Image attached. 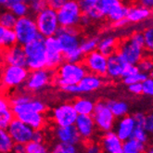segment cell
I'll return each instance as SVG.
<instances>
[{
    "mask_svg": "<svg viewBox=\"0 0 153 153\" xmlns=\"http://www.w3.org/2000/svg\"><path fill=\"white\" fill-rule=\"evenodd\" d=\"M87 69L83 63L63 62L58 69L56 74V84L61 88L63 86L77 85L88 74Z\"/></svg>",
    "mask_w": 153,
    "mask_h": 153,
    "instance_id": "obj_1",
    "label": "cell"
},
{
    "mask_svg": "<svg viewBox=\"0 0 153 153\" xmlns=\"http://www.w3.org/2000/svg\"><path fill=\"white\" fill-rule=\"evenodd\" d=\"M27 56V67L32 71L47 68L46 46L45 38L41 35L23 47Z\"/></svg>",
    "mask_w": 153,
    "mask_h": 153,
    "instance_id": "obj_2",
    "label": "cell"
},
{
    "mask_svg": "<svg viewBox=\"0 0 153 153\" xmlns=\"http://www.w3.org/2000/svg\"><path fill=\"white\" fill-rule=\"evenodd\" d=\"M34 19L37 25L39 35L44 38L56 36L60 28L57 10L48 7L40 13L35 15Z\"/></svg>",
    "mask_w": 153,
    "mask_h": 153,
    "instance_id": "obj_3",
    "label": "cell"
},
{
    "mask_svg": "<svg viewBox=\"0 0 153 153\" xmlns=\"http://www.w3.org/2000/svg\"><path fill=\"white\" fill-rule=\"evenodd\" d=\"M14 32L17 35L18 44L24 47L39 36V32L35 19L31 16L19 18L14 27Z\"/></svg>",
    "mask_w": 153,
    "mask_h": 153,
    "instance_id": "obj_4",
    "label": "cell"
},
{
    "mask_svg": "<svg viewBox=\"0 0 153 153\" xmlns=\"http://www.w3.org/2000/svg\"><path fill=\"white\" fill-rule=\"evenodd\" d=\"M57 13L59 25L63 28H75L76 25L80 24L81 18L83 16L79 2L74 0L64 1Z\"/></svg>",
    "mask_w": 153,
    "mask_h": 153,
    "instance_id": "obj_5",
    "label": "cell"
},
{
    "mask_svg": "<svg viewBox=\"0 0 153 153\" xmlns=\"http://www.w3.org/2000/svg\"><path fill=\"white\" fill-rule=\"evenodd\" d=\"M29 76L26 67L5 65L2 69L1 84L5 89H12L25 84Z\"/></svg>",
    "mask_w": 153,
    "mask_h": 153,
    "instance_id": "obj_6",
    "label": "cell"
},
{
    "mask_svg": "<svg viewBox=\"0 0 153 153\" xmlns=\"http://www.w3.org/2000/svg\"><path fill=\"white\" fill-rule=\"evenodd\" d=\"M118 52L121 57L129 65H137L140 60L145 57V46L141 45L132 38H128L119 44Z\"/></svg>",
    "mask_w": 153,
    "mask_h": 153,
    "instance_id": "obj_7",
    "label": "cell"
},
{
    "mask_svg": "<svg viewBox=\"0 0 153 153\" xmlns=\"http://www.w3.org/2000/svg\"><path fill=\"white\" fill-rule=\"evenodd\" d=\"M92 117L97 128H98L101 132L106 134L112 131L115 123V117L110 109L108 102H97Z\"/></svg>",
    "mask_w": 153,
    "mask_h": 153,
    "instance_id": "obj_8",
    "label": "cell"
},
{
    "mask_svg": "<svg viewBox=\"0 0 153 153\" xmlns=\"http://www.w3.org/2000/svg\"><path fill=\"white\" fill-rule=\"evenodd\" d=\"M73 103H63L54 108L51 111V119L57 127H65L75 125L78 118Z\"/></svg>",
    "mask_w": 153,
    "mask_h": 153,
    "instance_id": "obj_9",
    "label": "cell"
},
{
    "mask_svg": "<svg viewBox=\"0 0 153 153\" xmlns=\"http://www.w3.org/2000/svg\"><path fill=\"white\" fill-rule=\"evenodd\" d=\"M56 37L59 40L63 55L80 48V45L82 40L80 39L79 32L76 28H63V27H60L56 34Z\"/></svg>",
    "mask_w": 153,
    "mask_h": 153,
    "instance_id": "obj_10",
    "label": "cell"
},
{
    "mask_svg": "<svg viewBox=\"0 0 153 153\" xmlns=\"http://www.w3.org/2000/svg\"><path fill=\"white\" fill-rule=\"evenodd\" d=\"M47 57V69L51 70L59 67L63 63V53L61 51L60 45L56 36L45 38Z\"/></svg>",
    "mask_w": 153,
    "mask_h": 153,
    "instance_id": "obj_11",
    "label": "cell"
},
{
    "mask_svg": "<svg viewBox=\"0 0 153 153\" xmlns=\"http://www.w3.org/2000/svg\"><path fill=\"white\" fill-rule=\"evenodd\" d=\"M7 131L15 144H22V145H26L32 141L34 132V130L17 118L12 121Z\"/></svg>",
    "mask_w": 153,
    "mask_h": 153,
    "instance_id": "obj_12",
    "label": "cell"
},
{
    "mask_svg": "<svg viewBox=\"0 0 153 153\" xmlns=\"http://www.w3.org/2000/svg\"><path fill=\"white\" fill-rule=\"evenodd\" d=\"M84 65L89 71L97 76H102L107 74L108 70V57L98 50L85 55L84 59Z\"/></svg>",
    "mask_w": 153,
    "mask_h": 153,
    "instance_id": "obj_13",
    "label": "cell"
},
{
    "mask_svg": "<svg viewBox=\"0 0 153 153\" xmlns=\"http://www.w3.org/2000/svg\"><path fill=\"white\" fill-rule=\"evenodd\" d=\"M52 77V73L48 69L32 71L25 82V87L32 92L39 91L49 85Z\"/></svg>",
    "mask_w": 153,
    "mask_h": 153,
    "instance_id": "obj_14",
    "label": "cell"
},
{
    "mask_svg": "<svg viewBox=\"0 0 153 153\" xmlns=\"http://www.w3.org/2000/svg\"><path fill=\"white\" fill-rule=\"evenodd\" d=\"M2 59L6 65L27 67V56L24 48L19 44L10 48L5 49Z\"/></svg>",
    "mask_w": 153,
    "mask_h": 153,
    "instance_id": "obj_15",
    "label": "cell"
},
{
    "mask_svg": "<svg viewBox=\"0 0 153 153\" xmlns=\"http://www.w3.org/2000/svg\"><path fill=\"white\" fill-rule=\"evenodd\" d=\"M75 127L84 140L91 139L96 132V123L91 115H79L75 123Z\"/></svg>",
    "mask_w": 153,
    "mask_h": 153,
    "instance_id": "obj_16",
    "label": "cell"
},
{
    "mask_svg": "<svg viewBox=\"0 0 153 153\" xmlns=\"http://www.w3.org/2000/svg\"><path fill=\"white\" fill-rule=\"evenodd\" d=\"M54 134H55V137L58 142L70 144V145L74 146H77L82 140L75 125L65 127H56L54 130Z\"/></svg>",
    "mask_w": 153,
    "mask_h": 153,
    "instance_id": "obj_17",
    "label": "cell"
},
{
    "mask_svg": "<svg viewBox=\"0 0 153 153\" xmlns=\"http://www.w3.org/2000/svg\"><path fill=\"white\" fill-rule=\"evenodd\" d=\"M137 125L134 121L133 116H125L123 118H121L116 124L114 133L117 134L123 142L127 141L133 138V134L136 129Z\"/></svg>",
    "mask_w": 153,
    "mask_h": 153,
    "instance_id": "obj_18",
    "label": "cell"
},
{
    "mask_svg": "<svg viewBox=\"0 0 153 153\" xmlns=\"http://www.w3.org/2000/svg\"><path fill=\"white\" fill-rule=\"evenodd\" d=\"M127 66V63L121 57V55L116 52L113 55L108 58V70L107 75L111 78L123 77L124 70Z\"/></svg>",
    "mask_w": 153,
    "mask_h": 153,
    "instance_id": "obj_19",
    "label": "cell"
},
{
    "mask_svg": "<svg viewBox=\"0 0 153 153\" xmlns=\"http://www.w3.org/2000/svg\"><path fill=\"white\" fill-rule=\"evenodd\" d=\"M100 145L104 153H123V142L112 131L104 134Z\"/></svg>",
    "mask_w": 153,
    "mask_h": 153,
    "instance_id": "obj_20",
    "label": "cell"
},
{
    "mask_svg": "<svg viewBox=\"0 0 153 153\" xmlns=\"http://www.w3.org/2000/svg\"><path fill=\"white\" fill-rule=\"evenodd\" d=\"M103 85V79L93 74H87L77 85V93H90L100 89Z\"/></svg>",
    "mask_w": 153,
    "mask_h": 153,
    "instance_id": "obj_21",
    "label": "cell"
},
{
    "mask_svg": "<svg viewBox=\"0 0 153 153\" xmlns=\"http://www.w3.org/2000/svg\"><path fill=\"white\" fill-rule=\"evenodd\" d=\"M17 119L21 120L25 124L28 125L33 130H42L45 123H46V118L44 113L39 112H24L17 116Z\"/></svg>",
    "mask_w": 153,
    "mask_h": 153,
    "instance_id": "obj_22",
    "label": "cell"
},
{
    "mask_svg": "<svg viewBox=\"0 0 153 153\" xmlns=\"http://www.w3.org/2000/svg\"><path fill=\"white\" fill-rule=\"evenodd\" d=\"M0 3L7 10L11 11L18 19L28 16V13L30 12L29 3L22 0H1Z\"/></svg>",
    "mask_w": 153,
    "mask_h": 153,
    "instance_id": "obj_23",
    "label": "cell"
},
{
    "mask_svg": "<svg viewBox=\"0 0 153 153\" xmlns=\"http://www.w3.org/2000/svg\"><path fill=\"white\" fill-rule=\"evenodd\" d=\"M12 111L14 115L17 117L18 115H20L24 112H39V113H44L47 111V107L42 100H36V98H33L32 100L29 102H27L23 105L20 106H14L12 107Z\"/></svg>",
    "mask_w": 153,
    "mask_h": 153,
    "instance_id": "obj_24",
    "label": "cell"
},
{
    "mask_svg": "<svg viewBox=\"0 0 153 153\" xmlns=\"http://www.w3.org/2000/svg\"><path fill=\"white\" fill-rule=\"evenodd\" d=\"M13 120L14 113L10 101L6 97H1L0 100V127L3 130H7Z\"/></svg>",
    "mask_w": 153,
    "mask_h": 153,
    "instance_id": "obj_25",
    "label": "cell"
},
{
    "mask_svg": "<svg viewBox=\"0 0 153 153\" xmlns=\"http://www.w3.org/2000/svg\"><path fill=\"white\" fill-rule=\"evenodd\" d=\"M79 5L83 14L93 21H100L105 17L97 6V0H82L79 1Z\"/></svg>",
    "mask_w": 153,
    "mask_h": 153,
    "instance_id": "obj_26",
    "label": "cell"
},
{
    "mask_svg": "<svg viewBox=\"0 0 153 153\" xmlns=\"http://www.w3.org/2000/svg\"><path fill=\"white\" fill-rule=\"evenodd\" d=\"M151 10L148 7L140 5H134L128 7V12H127V21L129 22H143L150 17Z\"/></svg>",
    "mask_w": 153,
    "mask_h": 153,
    "instance_id": "obj_27",
    "label": "cell"
},
{
    "mask_svg": "<svg viewBox=\"0 0 153 153\" xmlns=\"http://www.w3.org/2000/svg\"><path fill=\"white\" fill-rule=\"evenodd\" d=\"M119 45L117 44L116 39L113 36H104L101 39H100V43H98V48L97 50L101 52L103 55L106 57H111L113 54H115L118 49Z\"/></svg>",
    "mask_w": 153,
    "mask_h": 153,
    "instance_id": "obj_28",
    "label": "cell"
},
{
    "mask_svg": "<svg viewBox=\"0 0 153 153\" xmlns=\"http://www.w3.org/2000/svg\"><path fill=\"white\" fill-rule=\"evenodd\" d=\"M78 115H93L96 103L86 97H78L73 102Z\"/></svg>",
    "mask_w": 153,
    "mask_h": 153,
    "instance_id": "obj_29",
    "label": "cell"
},
{
    "mask_svg": "<svg viewBox=\"0 0 153 153\" xmlns=\"http://www.w3.org/2000/svg\"><path fill=\"white\" fill-rule=\"evenodd\" d=\"M0 45L5 49L10 48L18 45L17 35L13 29L0 26Z\"/></svg>",
    "mask_w": 153,
    "mask_h": 153,
    "instance_id": "obj_30",
    "label": "cell"
},
{
    "mask_svg": "<svg viewBox=\"0 0 153 153\" xmlns=\"http://www.w3.org/2000/svg\"><path fill=\"white\" fill-rule=\"evenodd\" d=\"M127 12H128V7L124 6V4L117 0L116 3L111 7V10H110L109 14L107 15V17L109 18L110 21L116 23L120 21L126 19Z\"/></svg>",
    "mask_w": 153,
    "mask_h": 153,
    "instance_id": "obj_31",
    "label": "cell"
},
{
    "mask_svg": "<svg viewBox=\"0 0 153 153\" xmlns=\"http://www.w3.org/2000/svg\"><path fill=\"white\" fill-rule=\"evenodd\" d=\"M110 109L111 110L115 118H123L127 116L129 107L128 104L123 100H110L108 101Z\"/></svg>",
    "mask_w": 153,
    "mask_h": 153,
    "instance_id": "obj_32",
    "label": "cell"
},
{
    "mask_svg": "<svg viewBox=\"0 0 153 153\" xmlns=\"http://www.w3.org/2000/svg\"><path fill=\"white\" fill-rule=\"evenodd\" d=\"M15 146V142L7 130H0V152L11 153Z\"/></svg>",
    "mask_w": 153,
    "mask_h": 153,
    "instance_id": "obj_33",
    "label": "cell"
},
{
    "mask_svg": "<svg viewBox=\"0 0 153 153\" xmlns=\"http://www.w3.org/2000/svg\"><path fill=\"white\" fill-rule=\"evenodd\" d=\"M146 150L145 144H142L137 140L131 138L123 142V153H144Z\"/></svg>",
    "mask_w": 153,
    "mask_h": 153,
    "instance_id": "obj_34",
    "label": "cell"
},
{
    "mask_svg": "<svg viewBox=\"0 0 153 153\" xmlns=\"http://www.w3.org/2000/svg\"><path fill=\"white\" fill-rule=\"evenodd\" d=\"M98 43H100V39L96 36L84 38L82 41H81L80 48L84 54L88 55V54L97 50Z\"/></svg>",
    "mask_w": 153,
    "mask_h": 153,
    "instance_id": "obj_35",
    "label": "cell"
},
{
    "mask_svg": "<svg viewBox=\"0 0 153 153\" xmlns=\"http://www.w3.org/2000/svg\"><path fill=\"white\" fill-rule=\"evenodd\" d=\"M18 18L10 10H4L0 15V26L8 29H14Z\"/></svg>",
    "mask_w": 153,
    "mask_h": 153,
    "instance_id": "obj_36",
    "label": "cell"
},
{
    "mask_svg": "<svg viewBox=\"0 0 153 153\" xmlns=\"http://www.w3.org/2000/svg\"><path fill=\"white\" fill-rule=\"evenodd\" d=\"M51 153H78L76 146L58 142L53 146Z\"/></svg>",
    "mask_w": 153,
    "mask_h": 153,
    "instance_id": "obj_37",
    "label": "cell"
},
{
    "mask_svg": "<svg viewBox=\"0 0 153 153\" xmlns=\"http://www.w3.org/2000/svg\"><path fill=\"white\" fill-rule=\"evenodd\" d=\"M137 67L141 73L149 74L153 71V57L145 56L137 64Z\"/></svg>",
    "mask_w": 153,
    "mask_h": 153,
    "instance_id": "obj_38",
    "label": "cell"
},
{
    "mask_svg": "<svg viewBox=\"0 0 153 153\" xmlns=\"http://www.w3.org/2000/svg\"><path fill=\"white\" fill-rule=\"evenodd\" d=\"M26 153H47V147L44 143L31 141L26 144Z\"/></svg>",
    "mask_w": 153,
    "mask_h": 153,
    "instance_id": "obj_39",
    "label": "cell"
},
{
    "mask_svg": "<svg viewBox=\"0 0 153 153\" xmlns=\"http://www.w3.org/2000/svg\"><path fill=\"white\" fill-rule=\"evenodd\" d=\"M147 79H148V75L140 71V73H138L137 74L123 78V83L128 86L133 84H138V83L142 84L143 82H145Z\"/></svg>",
    "mask_w": 153,
    "mask_h": 153,
    "instance_id": "obj_40",
    "label": "cell"
},
{
    "mask_svg": "<svg viewBox=\"0 0 153 153\" xmlns=\"http://www.w3.org/2000/svg\"><path fill=\"white\" fill-rule=\"evenodd\" d=\"M33 100V97L31 96H28L27 94H15L13 97H10V104L11 107L14 106H20V105H23L27 102H29L30 100Z\"/></svg>",
    "mask_w": 153,
    "mask_h": 153,
    "instance_id": "obj_41",
    "label": "cell"
},
{
    "mask_svg": "<svg viewBox=\"0 0 153 153\" xmlns=\"http://www.w3.org/2000/svg\"><path fill=\"white\" fill-rule=\"evenodd\" d=\"M28 3H29L30 11L35 13L36 15L48 7V2L44 1V0H33V1H30Z\"/></svg>",
    "mask_w": 153,
    "mask_h": 153,
    "instance_id": "obj_42",
    "label": "cell"
},
{
    "mask_svg": "<svg viewBox=\"0 0 153 153\" xmlns=\"http://www.w3.org/2000/svg\"><path fill=\"white\" fill-rule=\"evenodd\" d=\"M64 59L67 62H73V63H80V61L83 59L84 53L81 50V48L75 49L68 54L63 55Z\"/></svg>",
    "mask_w": 153,
    "mask_h": 153,
    "instance_id": "obj_43",
    "label": "cell"
},
{
    "mask_svg": "<svg viewBox=\"0 0 153 153\" xmlns=\"http://www.w3.org/2000/svg\"><path fill=\"white\" fill-rule=\"evenodd\" d=\"M133 138L142 144H146L149 141V134L144 127H136L133 134Z\"/></svg>",
    "mask_w": 153,
    "mask_h": 153,
    "instance_id": "obj_44",
    "label": "cell"
},
{
    "mask_svg": "<svg viewBox=\"0 0 153 153\" xmlns=\"http://www.w3.org/2000/svg\"><path fill=\"white\" fill-rule=\"evenodd\" d=\"M145 38V48L149 51L153 49V26L149 27L143 32Z\"/></svg>",
    "mask_w": 153,
    "mask_h": 153,
    "instance_id": "obj_45",
    "label": "cell"
},
{
    "mask_svg": "<svg viewBox=\"0 0 153 153\" xmlns=\"http://www.w3.org/2000/svg\"><path fill=\"white\" fill-rule=\"evenodd\" d=\"M116 1L117 0H97V6L104 16H107Z\"/></svg>",
    "mask_w": 153,
    "mask_h": 153,
    "instance_id": "obj_46",
    "label": "cell"
},
{
    "mask_svg": "<svg viewBox=\"0 0 153 153\" xmlns=\"http://www.w3.org/2000/svg\"><path fill=\"white\" fill-rule=\"evenodd\" d=\"M132 116L134 118V123H136L137 127H145L146 120H147V115L145 113L141 111H137L136 113H134Z\"/></svg>",
    "mask_w": 153,
    "mask_h": 153,
    "instance_id": "obj_47",
    "label": "cell"
},
{
    "mask_svg": "<svg viewBox=\"0 0 153 153\" xmlns=\"http://www.w3.org/2000/svg\"><path fill=\"white\" fill-rule=\"evenodd\" d=\"M103 149L101 145L96 142H91L88 143L87 145L85 147L83 153H102Z\"/></svg>",
    "mask_w": 153,
    "mask_h": 153,
    "instance_id": "obj_48",
    "label": "cell"
},
{
    "mask_svg": "<svg viewBox=\"0 0 153 153\" xmlns=\"http://www.w3.org/2000/svg\"><path fill=\"white\" fill-rule=\"evenodd\" d=\"M143 85V94L148 97H153V78L148 77L145 82L142 83Z\"/></svg>",
    "mask_w": 153,
    "mask_h": 153,
    "instance_id": "obj_49",
    "label": "cell"
},
{
    "mask_svg": "<svg viewBox=\"0 0 153 153\" xmlns=\"http://www.w3.org/2000/svg\"><path fill=\"white\" fill-rule=\"evenodd\" d=\"M138 73H140V71H139L137 65H129V64H127L126 68H125V70H124L123 78L128 77V76L134 75V74H137Z\"/></svg>",
    "mask_w": 153,
    "mask_h": 153,
    "instance_id": "obj_50",
    "label": "cell"
},
{
    "mask_svg": "<svg viewBox=\"0 0 153 153\" xmlns=\"http://www.w3.org/2000/svg\"><path fill=\"white\" fill-rule=\"evenodd\" d=\"M145 130L148 132L149 134H152L153 136V111L147 114V120L145 124Z\"/></svg>",
    "mask_w": 153,
    "mask_h": 153,
    "instance_id": "obj_51",
    "label": "cell"
},
{
    "mask_svg": "<svg viewBox=\"0 0 153 153\" xmlns=\"http://www.w3.org/2000/svg\"><path fill=\"white\" fill-rule=\"evenodd\" d=\"M129 92L134 95H141L143 94V85L141 83L138 84H133L127 86Z\"/></svg>",
    "mask_w": 153,
    "mask_h": 153,
    "instance_id": "obj_52",
    "label": "cell"
},
{
    "mask_svg": "<svg viewBox=\"0 0 153 153\" xmlns=\"http://www.w3.org/2000/svg\"><path fill=\"white\" fill-rule=\"evenodd\" d=\"M45 138H46V137H45V133L42 130H35L33 134L32 141L37 142V143H44Z\"/></svg>",
    "mask_w": 153,
    "mask_h": 153,
    "instance_id": "obj_53",
    "label": "cell"
},
{
    "mask_svg": "<svg viewBox=\"0 0 153 153\" xmlns=\"http://www.w3.org/2000/svg\"><path fill=\"white\" fill-rule=\"evenodd\" d=\"M63 3H64L63 0H51V1L48 2V7H52L53 10H55L58 11L59 8L62 7Z\"/></svg>",
    "mask_w": 153,
    "mask_h": 153,
    "instance_id": "obj_54",
    "label": "cell"
},
{
    "mask_svg": "<svg viewBox=\"0 0 153 153\" xmlns=\"http://www.w3.org/2000/svg\"><path fill=\"white\" fill-rule=\"evenodd\" d=\"M11 153H26V146L22 144H15Z\"/></svg>",
    "mask_w": 153,
    "mask_h": 153,
    "instance_id": "obj_55",
    "label": "cell"
},
{
    "mask_svg": "<svg viewBox=\"0 0 153 153\" xmlns=\"http://www.w3.org/2000/svg\"><path fill=\"white\" fill-rule=\"evenodd\" d=\"M92 20L90 19V18L86 15H84L82 16V18H81V21H80V24L83 25V26H86L90 23V22H91Z\"/></svg>",
    "mask_w": 153,
    "mask_h": 153,
    "instance_id": "obj_56",
    "label": "cell"
},
{
    "mask_svg": "<svg viewBox=\"0 0 153 153\" xmlns=\"http://www.w3.org/2000/svg\"><path fill=\"white\" fill-rule=\"evenodd\" d=\"M141 5L151 10L153 8V0H143V1H141Z\"/></svg>",
    "mask_w": 153,
    "mask_h": 153,
    "instance_id": "obj_57",
    "label": "cell"
},
{
    "mask_svg": "<svg viewBox=\"0 0 153 153\" xmlns=\"http://www.w3.org/2000/svg\"><path fill=\"white\" fill-rule=\"evenodd\" d=\"M128 22H129L127 21V19H124V20H123V21H120V22H118L114 23V25H115V27H117V28H122V27H123L124 25H126Z\"/></svg>",
    "mask_w": 153,
    "mask_h": 153,
    "instance_id": "obj_58",
    "label": "cell"
},
{
    "mask_svg": "<svg viewBox=\"0 0 153 153\" xmlns=\"http://www.w3.org/2000/svg\"><path fill=\"white\" fill-rule=\"evenodd\" d=\"M146 153H153V147H150L147 149Z\"/></svg>",
    "mask_w": 153,
    "mask_h": 153,
    "instance_id": "obj_59",
    "label": "cell"
},
{
    "mask_svg": "<svg viewBox=\"0 0 153 153\" xmlns=\"http://www.w3.org/2000/svg\"><path fill=\"white\" fill-rule=\"evenodd\" d=\"M149 77H151V78H153V71H151V73L149 74Z\"/></svg>",
    "mask_w": 153,
    "mask_h": 153,
    "instance_id": "obj_60",
    "label": "cell"
},
{
    "mask_svg": "<svg viewBox=\"0 0 153 153\" xmlns=\"http://www.w3.org/2000/svg\"><path fill=\"white\" fill-rule=\"evenodd\" d=\"M150 53H151V57H153V49L150 51Z\"/></svg>",
    "mask_w": 153,
    "mask_h": 153,
    "instance_id": "obj_61",
    "label": "cell"
},
{
    "mask_svg": "<svg viewBox=\"0 0 153 153\" xmlns=\"http://www.w3.org/2000/svg\"><path fill=\"white\" fill-rule=\"evenodd\" d=\"M47 153H51V152H47Z\"/></svg>",
    "mask_w": 153,
    "mask_h": 153,
    "instance_id": "obj_62",
    "label": "cell"
}]
</instances>
